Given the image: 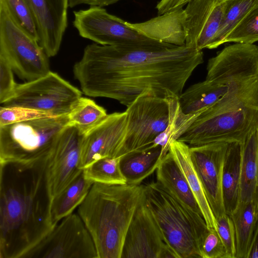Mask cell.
<instances>
[{
    "label": "cell",
    "mask_w": 258,
    "mask_h": 258,
    "mask_svg": "<svg viewBox=\"0 0 258 258\" xmlns=\"http://www.w3.org/2000/svg\"><path fill=\"white\" fill-rule=\"evenodd\" d=\"M204 54L184 45L159 48L88 45L73 68L82 92L128 106L148 93L167 98L179 97Z\"/></svg>",
    "instance_id": "6da1fadb"
},
{
    "label": "cell",
    "mask_w": 258,
    "mask_h": 258,
    "mask_svg": "<svg viewBox=\"0 0 258 258\" xmlns=\"http://www.w3.org/2000/svg\"><path fill=\"white\" fill-rule=\"evenodd\" d=\"M47 157L0 162V258H22L57 224L51 217Z\"/></svg>",
    "instance_id": "7a4b0ae2"
},
{
    "label": "cell",
    "mask_w": 258,
    "mask_h": 258,
    "mask_svg": "<svg viewBox=\"0 0 258 258\" xmlns=\"http://www.w3.org/2000/svg\"><path fill=\"white\" fill-rule=\"evenodd\" d=\"M258 130V46L236 43L227 88L214 103L191 114L177 140L189 146L243 143Z\"/></svg>",
    "instance_id": "3957f363"
},
{
    "label": "cell",
    "mask_w": 258,
    "mask_h": 258,
    "mask_svg": "<svg viewBox=\"0 0 258 258\" xmlns=\"http://www.w3.org/2000/svg\"><path fill=\"white\" fill-rule=\"evenodd\" d=\"M143 195V185L92 184L78 212L97 258H121L126 233Z\"/></svg>",
    "instance_id": "277c9868"
},
{
    "label": "cell",
    "mask_w": 258,
    "mask_h": 258,
    "mask_svg": "<svg viewBox=\"0 0 258 258\" xmlns=\"http://www.w3.org/2000/svg\"><path fill=\"white\" fill-rule=\"evenodd\" d=\"M143 189L166 244L178 258L201 257L200 245L209 229L203 217L181 205L157 182L143 185Z\"/></svg>",
    "instance_id": "5b68a950"
},
{
    "label": "cell",
    "mask_w": 258,
    "mask_h": 258,
    "mask_svg": "<svg viewBox=\"0 0 258 258\" xmlns=\"http://www.w3.org/2000/svg\"><path fill=\"white\" fill-rule=\"evenodd\" d=\"M68 123L67 114L0 126V162H26L47 157Z\"/></svg>",
    "instance_id": "8992f818"
},
{
    "label": "cell",
    "mask_w": 258,
    "mask_h": 258,
    "mask_svg": "<svg viewBox=\"0 0 258 258\" xmlns=\"http://www.w3.org/2000/svg\"><path fill=\"white\" fill-rule=\"evenodd\" d=\"M180 110L178 97L164 98L146 93L137 97L125 110L127 126L122 156L151 149Z\"/></svg>",
    "instance_id": "52a82bcc"
},
{
    "label": "cell",
    "mask_w": 258,
    "mask_h": 258,
    "mask_svg": "<svg viewBox=\"0 0 258 258\" xmlns=\"http://www.w3.org/2000/svg\"><path fill=\"white\" fill-rule=\"evenodd\" d=\"M74 15L73 25L79 35L100 45L149 48L173 45L146 36L101 7L90 6L74 11Z\"/></svg>",
    "instance_id": "ba28073f"
},
{
    "label": "cell",
    "mask_w": 258,
    "mask_h": 258,
    "mask_svg": "<svg viewBox=\"0 0 258 258\" xmlns=\"http://www.w3.org/2000/svg\"><path fill=\"white\" fill-rule=\"evenodd\" d=\"M82 92L57 73L50 71L36 80L17 84L3 105L34 109L52 116L68 114Z\"/></svg>",
    "instance_id": "9c48e42d"
},
{
    "label": "cell",
    "mask_w": 258,
    "mask_h": 258,
    "mask_svg": "<svg viewBox=\"0 0 258 258\" xmlns=\"http://www.w3.org/2000/svg\"><path fill=\"white\" fill-rule=\"evenodd\" d=\"M0 55L20 79L27 82L50 71L49 57L43 48L14 23L1 3Z\"/></svg>",
    "instance_id": "30bf717a"
},
{
    "label": "cell",
    "mask_w": 258,
    "mask_h": 258,
    "mask_svg": "<svg viewBox=\"0 0 258 258\" xmlns=\"http://www.w3.org/2000/svg\"><path fill=\"white\" fill-rule=\"evenodd\" d=\"M22 258H97V253L81 218L72 213Z\"/></svg>",
    "instance_id": "8fae6325"
},
{
    "label": "cell",
    "mask_w": 258,
    "mask_h": 258,
    "mask_svg": "<svg viewBox=\"0 0 258 258\" xmlns=\"http://www.w3.org/2000/svg\"><path fill=\"white\" fill-rule=\"evenodd\" d=\"M84 136L76 126L68 124L56 138L48 155L46 166L52 198L82 172L79 165Z\"/></svg>",
    "instance_id": "7c38bea8"
},
{
    "label": "cell",
    "mask_w": 258,
    "mask_h": 258,
    "mask_svg": "<svg viewBox=\"0 0 258 258\" xmlns=\"http://www.w3.org/2000/svg\"><path fill=\"white\" fill-rule=\"evenodd\" d=\"M126 126L125 111L107 114L84 136L79 168L83 169L102 158L121 157Z\"/></svg>",
    "instance_id": "4fadbf2b"
},
{
    "label": "cell",
    "mask_w": 258,
    "mask_h": 258,
    "mask_svg": "<svg viewBox=\"0 0 258 258\" xmlns=\"http://www.w3.org/2000/svg\"><path fill=\"white\" fill-rule=\"evenodd\" d=\"M230 143H213L189 146L191 159L216 219L226 213L222 189V171Z\"/></svg>",
    "instance_id": "5bb4252c"
},
{
    "label": "cell",
    "mask_w": 258,
    "mask_h": 258,
    "mask_svg": "<svg viewBox=\"0 0 258 258\" xmlns=\"http://www.w3.org/2000/svg\"><path fill=\"white\" fill-rule=\"evenodd\" d=\"M227 0H191L184 9L185 45L212 49L221 27Z\"/></svg>",
    "instance_id": "9a60e30c"
},
{
    "label": "cell",
    "mask_w": 258,
    "mask_h": 258,
    "mask_svg": "<svg viewBox=\"0 0 258 258\" xmlns=\"http://www.w3.org/2000/svg\"><path fill=\"white\" fill-rule=\"evenodd\" d=\"M165 244L143 195L126 233L121 258H160Z\"/></svg>",
    "instance_id": "2e32d148"
},
{
    "label": "cell",
    "mask_w": 258,
    "mask_h": 258,
    "mask_svg": "<svg viewBox=\"0 0 258 258\" xmlns=\"http://www.w3.org/2000/svg\"><path fill=\"white\" fill-rule=\"evenodd\" d=\"M32 15L38 42L49 57L56 55L68 25L69 0H25Z\"/></svg>",
    "instance_id": "e0dca14e"
},
{
    "label": "cell",
    "mask_w": 258,
    "mask_h": 258,
    "mask_svg": "<svg viewBox=\"0 0 258 258\" xmlns=\"http://www.w3.org/2000/svg\"><path fill=\"white\" fill-rule=\"evenodd\" d=\"M156 182L181 205L202 216L184 174L169 151L162 158L156 169Z\"/></svg>",
    "instance_id": "ac0fdd59"
},
{
    "label": "cell",
    "mask_w": 258,
    "mask_h": 258,
    "mask_svg": "<svg viewBox=\"0 0 258 258\" xmlns=\"http://www.w3.org/2000/svg\"><path fill=\"white\" fill-rule=\"evenodd\" d=\"M169 151L184 174L199 206L208 228L217 231L216 219L191 159L189 146L184 142L175 140L170 144Z\"/></svg>",
    "instance_id": "d6986e66"
},
{
    "label": "cell",
    "mask_w": 258,
    "mask_h": 258,
    "mask_svg": "<svg viewBox=\"0 0 258 258\" xmlns=\"http://www.w3.org/2000/svg\"><path fill=\"white\" fill-rule=\"evenodd\" d=\"M239 202L258 199V130L240 144Z\"/></svg>",
    "instance_id": "ffe728a7"
},
{
    "label": "cell",
    "mask_w": 258,
    "mask_h": 258,
    "mask_svg": "<svg viewBox=\"0 0 258 258\" xmlns=\"http://www.w3.org/2000/svg\"><path fill=\"white\" fill-rule=\"evenodd\" d=\"M158 146L144 151L130 153L120 157V167L126 183L140 185L156 170L163 157Z\"/></svg>",
    "instance_id": "44dd1931"
},
{
    "label": "cell",
    "mask_w": 258,
    "mask_h": 258,
    "mask_svg": "<svg viewBox=\"0 0 258 258\" xmlns=\"http://www.w3.org/2000/svg\"><path fill=\"white\" fill-rule=\"evenodd\" d=\"M241 147L239 143H230L224 162L222 189L225 212L230 215L239 203Z\"/></svg>",
    "instance_id": "7402d4cb"
},
{
    "label": "cell",
    "mask_w": 258,
    "mask_h": 258,
    "mask_svg": "<svg viewBox=\"0 0 258 258\" xmlns=\"http://www.w3.org/2000/svg\"><path fill=\"white\" fill-rule=\"evenodd\" d=\"M258 215V199L240 202L229 215L235 228L236 258H247Z\"/></svg>",
    "instance_id": "603a6c76"
},
{
    "label": "cell",
    "mask_w": 258,
    "mask_h": 258,
    "mask_svg": "<svg viewBox=\"0 0 258 258\" xmlns=\"http://www.w3.org/2000/svg\"><path fill=\"white\" fill-rule=\"evenodd\" d=\"M93 183L85 177L82 170L59 194L53 197L51 212L53 222L57 224L72 214L85 199Z\"/></svg>",
    "instance_id": "cb8c5ba5"
},
{
    "label": "cell",
    "mask_w": 258,
    "mask_h": 258,
    "mask_svg": "<svg viewBox=\"0 0 258 258\" xmlns=\"http://www.w3.org/2000/svg\"><path fill=\"white\" fill-rule=\"evenodd\" d=\"M68 115V124L76 126L85 136L102 121L107 113L93 100L81 97Z\"/></svg>",
    "instance_id": "d4e9b609"
},
{
    "label": "cell",
    "mask_w": 258,
    "mask_h": 258,
    "mask_svg": "<svg viewBox=\"0 0 258 258\" xmlns=\"http://www.w3.org/2000/svg\"><path fill=\"white\" fill-rule=\"evenodd\" d=\"M258 5V0H227L221 27L214 40L212 49L224 44L227 36L245 16Z\"/></svg>",
    "instance_id": "484cf974"
},
{
    "label": "cell",
    "mask_w": 258,
    "mask_h": 258,
    "mask_svg": "<svg viewBox=\"0 0 258 258\" xmlns=\"http://www.w3.org/2000/svg\"><path fill=\"white\" fill-rule=\"evenodd\" d=\"M120 157L104 158L83 169L85 177L94 182L105 184L126 183L120 167Z\"/></svg>",
    "instance_id": "4316f807"
},
{
    "label": "cell",
    "mask_w": 258,
    "mask_h": 258,
    "mask_svg": "<svg viewBox=\"0 0 258 258\" xmlns=\"http://www.w3.org/2000/svg\"><path fill=\"white\" fill-rule=\"evenodd\" d=\"M14 23L25 33L38 41L35 22L25 0H0Z\"/></svg>",
    "instance_id": "83f0119b"
},
{
    "label": "cell",
    "mask_w": 258,
    "mask_h": 258,
    "mask_svg": "<svg viewBox=\"0 0 258 258\" xmlns=\"http://www.w3.org/2000/svg\"><path fill=\"white\" fill-rule=\"evenodd\" d=\"M258 41V5L251 10L227 36L224 43L253 44Z\"/></svg>",
    "instance_id": "f1b7e54d"
},
{
    "label": "cell",
    "mask_w": 258,
    "mask_h": 258,
    "mask_svg": "<svg viewBox=\"0 0 258 258\" xmlns=\"http://www.w3.org/2000/svg\"><path fill=\"white\" fill-rule=\"evenodd\" d=\"M55 116L42 111L18 106H1L0 126L36 118Z\"/></svg>",
    "instance_id": "f546056e"
},
{
    "label": "cell",
    "mask_w": 258,
    "mask_h": 258,
    "mask_svg": "<svg viewBox=\"0 0 258 258\" xmlns=\"http://www.w3.org/2000/svg\"><path fill=\"white\" fill-rule=\"evenodd\" d=\"M199 248L201 258H228L224 244L215 229H208Z\"/></svg>",
    "instance_id": "4dcf8cb0"
},
{
    "label": "cell",
    "mask_w": 258,
    "mask_h": 258,
    "mask_svg": "<svg viewBox=\"0 0 258 258\" xmlns=\"http://www.w3.org/2000/svg\"><path fill=\"white\" fill-rule=\"evenodd\" d=\"M217 232L224 244L228 258H236V246L233 221L226 213L216 218Z\"/></svg>",
    "instance_id": "1f68e13d"
},
{
    "label": "cell",
    "mask_w": 258,
    "mask_h": 258,
    "mask_svg": "<svg viewBox=\"0 0 258 258\" xmlns=\"http://www.w3.org/2000/svg\"><path fill=\"white\" fill-rule=\"evenodd\" d=\"M13 71L10 64L0 55V103L3 104L13 94L17 83H15Z\"/></svg>",
    "instance_id": "d6a6232c"
},
{
    "label": "cell",
    "mask_w": 258,
    "mask_h": 258,
    "mask_svg": "<svg viewBox=\"0 0 258 258\" xmlns=\"http://www.w3.org/2000/svg\"><path fill=\"white\" fill-rule=\"evenodd\" d=\"M191 0H160L156 9L158 15H161L181 8Z\"/></svg>",
    "instance_id": "836d02e7"
},
{
    "label": "cell",
    "mask_w": 258,
    "mask_h": 258,
    "mask_svg": "<svg viewBox=\"0 0 258 258\" xmlns=\"http://www.w3.org/2000/svg\"><path fill=\"white\" fill-rule=\"evenodd\" d=\"M247 258H258V215Z\"/></svg>",
    "instance_id": "e575fe53"
}]
</instances>
